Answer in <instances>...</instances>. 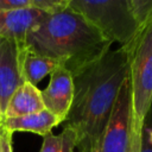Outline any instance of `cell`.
Masks as SVG:
<instances>
[{
  "label": "cell",
  "mask_w": 152,
  "mask_h": 152,
  "mask_svg": "<svg viewBox=\"0 0 152 152\" xmlns=\"http://www.w3.org/2000/svg\"><path fill=\"white\" fill-rule=\"evenodd\" d=\"M128 74V56L124 46L109 50L74 78V99L66 116L68 127L77 135L76 147L91 152L115 103L119 89Z\"/></svg>",
  "instance_id": "6da1fadb"
},
{
  "label": "cell",
  "mask_w": 152,
  "mask_h": 152,
  "mask_svg": "<svg viewBox=\"0 0 152 152\" xmlns=\"http://www.w3.org/2000/svg\"><path fill=\"white\" fill-rule=\"evenodd\" d=\"M26 46L75 76L101 59L112 43L83 15L68 7L46 14L27 34Z\"/></svg>",
  "instance_id": "7a4b0ae2"
},
{
  "label": "cell",
  "mask_w": 152,
  "mask_h": 152,
  "mask_svg": "<svg viewBox=\"0 0 152 152\" xmlns=\"http://www.w3.org/2000/svg\"><path fill=\"white\" fill-rule=\"evenodd\" d=\"M124 48L128 56L133 129L140 144L146 116L152 106V20L141 26L135 38Z\"/></svg>",
  "instance_id": "3957f363"
},
{
  "label": "cell",
  "mask_w": 152,
  "mask_h": 152,
  "mask_svg": "<svg viewBox=\"0 0 152 152\" xmlns=\"http://www.w3.org/2000/svg\"><path fill=\"white\" fill-rule=\"evenodd\" d=\"M68 7L83 15L112 44H129L140 28L128 0H69Z\"/></svg>",
  "instance_id": "277c9868"
},
{
  "label": "cell",
  "mask_w": 152,
  "mask_h": 152,
  "mask_svg": "<svg viewBox=\"0 0 152 152\" xmlns=\"http://www.w3.org/2000/svg\"><path fill=\"white\" fill-rule=\"evenodd\" d=\"M133 129L132 88L128 74L119 89L110 116L91 152H139Z\"/></svg>",
  "instance_id": "5b68a950"
},
{
  "label": "cell",
  "mask_w": 152,
  "mask_h": 152,
  "mask_svg": "<svg viewBox=\"0 0 152 152\" xmlns=\"http://www.w3.org/2000/svg\"><path fill=\"white\" fill-rule=\"evenodd\" d=\"M45 109L55 114L62 122L66 120L74 99L72 75L63 66H56L50 74V81L44 90H40Z\"/></svg>",
  "instance_id": "8992f818"
},
{
  "label": "cell",
  "mask_w": 152,
  "mask_h": 152,
  "mask_svg": "<svg viewBox=\"0 0 152 152\" xmlns=\"http://www.w3.org/2000/svg\"><path fill=\"white\" fill-rule=\"evenodd\" d=\"M24 83L20 56L13 40L1 38L0 43V110L4 114L8 100Z\"/></svg>",
  "instance_id": "52a82bcc"
},
{
  "label": "cell",
  "mask_w": 152,
  "mask_h": 152,
  "mask_svg": "<svg viewBox=\"0 0 152 152\" xmlns=\"http://www.w3.org/2000/svg\"><path fill=\"white\" fill-rule=\"evenodd\" d=\"M46 15L38 8H20L0 13V37L13 40L18 46H26L31 30Z\"/></svg>",
  "instance_id": "ba28073f"
},
{
  "label": "cell",
  "mask_w": 152,
  "mask_h": 152,
  "mask_svg": "<svg viewBox=\"0 0 152 152\" xmlns=\"http://www.w3.org/2000/svg\"><path fill=\"white\" fill-rule=\"evenodd\" d=\"M45 109L40 90L27 82H24L11 96L2 118H19L38 113Z\"/></svg>",
  "instance_id": "9c48e42d"
},
{
  "label": "cell",
  "mask_w": 152,
  "mask_h": 152,
  "mask_svg": "<svg viewBox=\"0 0 152 152\" xmlns=\"http://www.w3.org/2000/svg\"><path fill=\"white\" fill-rule=\"evenodd\" d=\"M0 124L12 133L14 132H31L38 135L45 137L51 133L52 128L62 124V121L48 109H43L38 113L19 116V118H2Z\"/></svg>",
  "instance_id": "30bf717a"
},
{
  "label": "cell",
  "mask_w": 152,
  "mask_h": 152,
  "mask_svg": "<svg viewBox=\"0 0 152 152\" xmlns=\"http://www.w3.org/2000/svg\"><path fill=\"white\" fill-rule=\"evenodd\" d=\"M17 48L20 56L21 77L24 82L36 86L46 75H50L56 66H58L56 62L33 53L27 49V46L17 45Z\"/></svg>",
  "instance_id": "8fae6325"
},
{
  "label": "cell",
  "mask_w": 152,
  "mask_h": 152,
  "mask_svg": "<svg viewBox=\"0 0 152 152\" xmlns=\"http://www.w3.org/2000/svg\"><path fill=\"white\" fill-rule=\"evenodd\" d=\"M76 141L77 135L75 131L65 126L59 135L49 133L43 137V144L39 152H74Z\"/></svg>",
  "instance_id": "7c38bea8"
},
{
  "label": "cell",
  "mask_w": 152,
  "mask_h": 152,
  "mask_svg": "<svg viewBox=\"0 0 152 152\" xmlns=\"http://www.w3.org/2000/svg\"><path fill=\"white\" fill-rule=\"evenodd\" d=\"M128 5L139 27L152 20V0H128Z\"/></svg>",
  "instance_id": "4fadbf2b"
},
{
  "label": "cell",
  "mask_w": 152,
  "mask_h": 152,
  "mask_svg": "<svg viewBox=\"0 0 152 152\" xmlns=\"http://www.w3.org/2000/svg\"><path fill=\"white\" fill-rule=\"evenodd\" d=\"M69 0H33V7L46 14H53L68 8Z\"/></svg>",
  "instance_id": "5bb4252c"
},
{
  "label": "cell",
  "mask_w": 152,
  "mask_h": 152,
  "mask_svg": "<svg viewBox=\"0 0 152 152\" xmlns=\"http://www.w3.org/2000/svg\"><path fill=\"white\" fill-rule=\"evenodd\" d=\"M33 7V0H0V13Z\"/></svg>",
  "instance_id": "9a60e30c"
},
{
  "label": "cell",
  "mask_w": 152,
  "mask_h": 152,
  "mask_svg": "<svg viewBox=\"0 0 152 152\" xmlns=\"http://www.w3.org/2000/svg\"><path fill=\"white\" fill-rule=\"evenodd\" d=\"M12 135L13 133L6 129L0 124V139H1V152H13L12 147Z\"/></svg>",
  "instance_id": "2e32d148"
},
{
  "label": "cell",
  "mask_w": 152,
  "mask_h": 152,
  "mask_svg": "<svg viewBox=\"0 0 152 152\" xmlns=\"http://www.w3.org/2000/svg\"><path fill=\"white\" fill-rule=\"evenodd\" d=\"M139 152H152V144L150 142V140L147 138V134H146V131L144 128H142V132H141V141H140Z\"/></svg>",
  "instance_id": "e0dca14e"
},
{
  "label": "cell",
  "mask_w": 152,
  "mask_h": 152,
  "mask_svg": "<svg viewBox=\"0 0 152 152\" xmlns=\"http://www.w3.org/2000/svg\"><path fill=\"white\" fill-rule=\"evenodd\" d=\"M144 129L146 131V134H147V138L150 140V142L152 144V127H146L144 126Z\"/></svg>",
  "instance_id": "ac0fdd59"
},
{
  "label": "cell",
  "mask_w": 152,
  "mask_h": 152,
  "mask_svg": "<svg viewBox=\"0 0 152 152\" xmlns=\"http://www.w3.org/2000/svg\"><path fill=\"white\" fill-rule=\"evenodd\" d=\"M0 152H1V139H0Z\"/></svg>",
  "instance_id": "d6986e66"
},
{
  "label": "cell",
  "mask_w": 152,
  "mask_h": 152,
  "mask_svg": "<svg viewBox=\"0 0 152 152\" xmlns=\"http://www.w3.org/2000/svg\"><path fill=\"white\" fill-rule=\"evenodd\" d=\"M0 116H1V119H2V115H1V110H0Z\"/></svg>",
  "instance_id": "ffe728a7"
},
{
  "label": "cell",
  "mask_w": 152,
  "mask_h": 152,
  "mask_svg": "<svg viewBox=\"0 0 152 152\" xmlns=\"http://www.w3.org/2000/svg\"><path fill=\"white\" fill-rule=\"evenodd\" d=\"M0 43H1V37H0Z\"/></svg>",
  "instance_id": "44dd1931"
},
{
  "label": "cell",
  "mask_w": 152,
  "mask_h": 152,
  "mask_svg": "<svg viewBox=\"0 0 152 152\" xmlns=\"http://www.w3.org/2000/svg\"><path fill=\"white\" fill-rule=\"evenodd\" d=\"M0 121H1V116H0Z\"/></svg>",
  "instance_id": "7402d4cb"
}]
</instances>
